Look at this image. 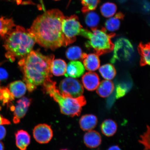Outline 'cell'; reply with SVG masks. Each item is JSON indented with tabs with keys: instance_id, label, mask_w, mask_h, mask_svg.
<instances>
[{
	"instance_id": "17",
	"label": "cell",
	"mask_w": 150,
	"mask_h": 150,
	"mask_svg": "<svg viewBox=\"0 0 150 150\" xmlns=\"http://www.w3.org/2000/svg\"><path fill=\"white\" fill-rule=\"evenodd\" d=\"M17 147L20 150H27L30 142V136L28 132L23 130H18L15 134Z\"/></svg>"
},
{
	"instance_id": "34",
	"label": "cell",
	"mask_w": 150,
	"mask_h": 150,
	"mask_svg": "<svg viewBox=\"0 0 150 150\" xmlns=\"http://www.w3.org/2000/svg\"><path fill=\"white\" fill-rule=\"evenodd\" d=\"M1 107H0V110L1 109ZM11 124L10 122L8 120L0 114V125H9Z\"/></svg>"
},
{
	"instance_id": "5",
	"label": "cell",
	"mask_w": 150,
	"mask_h": 150,
	"mask_svg": "<svg viewBox=\"0 0 150 150\" xmlns=\"http://www.w3.org/2000/svg\"><path fill=\"white\" fill-rule=\"evenodd\" d=\"M80 35L88 39L86 47L91 49L97 55H102L113 50L114 44L111 39L114 34H108L104 28L102 30L96 28L91 29V31L82 29Z\"/></svg>"
},
{
	"instance_id": "21",
	"label": "cell",
	"mask_w": 150,
	"mask_h": 150,
	"mask_svg": "<svg viewBox=\"0 0 150 150\" xmlns=\"http://www.w3.org/2000/svg\"><path fill=\"white\" fill-rule=\"evenodd\" d=\"M16 26L12 18L3 16L0 18V36L1 38L3 40L7 34Z\"/></svg>"
},
{
	"instance_id": "14",
	"label": "cell",
	"mask_w": 150,
	"mask_h": 150,
	"mask_svg": "<svg viewBox=\"0 0 150 150\" xmlns=\"http://www.w3.org/2000/svg\"><path fill=\"white\" fill-rule=\"evenodd\" d=\"M83 141L87 147L95 149L100 145L102 137L100 134L97 131H89L84 135Z\"/></svg>"
},
{
	"instance_id": "2",
	"label": "cell",
	"mask_w": 150,
	"mask_h": 150,
	"mask_svg": "<svg viewBox=\"0 0 150 150\" xmlns=\"http://www.w3.org/2000/svg\"><path fill=\"white\" fill-rule=\"evenodd\" d=\"M53 55L45 56L38 51H32L18 62L23 74V80L29 92L42 85L52 77L51 65Z\"/></svg>"
},
{
	"instance_id": "19",
	"label": "cell",
	"mask_w": 150,
	"mask_h": 150,
	"mask_svg": "<svg viewBox=\"0 0 150 150\" xmlns=\"http://www.w3.org/2000/svg\"><path fill=\"white\" fill-rule=\"evenodd\" d=\"M114 89V84L110 80L103 81L99 83L97 89V93L102 98H107L112 94Z\"/></svg>"
},
{
	"instance_id": "38",
	"label": "cell",
	"mask_w": 150,
	"mask_h": 150,
	"mask_svg": "<svg viewBox=\"0 0 150 150\" xmlns=\"http://www.w3.org/2000/svg\"><path fill=\"white\" fill-rule=\"evenodd\" d=\"M61 150H68V149H62Z\"/></svg>"
},
{
	"instance_id": "6",
	"label": "cell",
	"mask_w": 150,
	"mask_h": 150,
	"mask_svg": "<svg viewBox=\"0 0 150 150\" xmlns=\"http://www.w3.org/2000/svg\"><path fill=\"white\" fill-rule=\"evenodd\" d=\"M113 50V54L111 59L112 63L117 61L129 60L132 57L134 51L130 41L123 38L116 41L114 45Z\"/></svg>"
},
{
	"instance_id": "3",
	"label": "cell",
	"mask_w": 150,
	"mask_h": 150,
	"mask_svg": "<svg viewBox=\"0 0 150 150\" xmlns=\"http://www.w3.org/2000/svg\"><path fill=\"white\" fill-rule=\"evenodd\" d=\"M3 40L6 51L5 57L12 62L16 58L25 57L32 50L36 42L28 30L19 25L11 30Z\"/></svg>"
},
{
	"instance_id": "26",
	"label": "cell",
	"mask_w": 150,
	"mask_h": 150,
	"mask_svg": "<svg viewBox=\"0 0 150 150\" xmlns=\"http://www.w3.org/2000/svg\"><path fill=\"white\" fill-rule=\"evenodd\" d=\"M14 98L8 87L0 86V100L4 105L6 104L10 107L13 105L12 103Z\"/></svg>"
},
{
	"instance_id": "4",
	"label": "cell",
	"mask_w": 150,
	"mask_h": 150,
	"mask_svg": "<svg viewBox=\"0 0 150 150\" xmlns=\"http://www.w3.org/2000/svg\"><path fill=\"white\" fill-rule=\"evenodd\" d=\"M42 86L44 91L59 104L62 113L72 117L80 115L82 107L86 104L83 96L77 98L63 96L56 87V82L51 79L46 81Z\"/></svg>"
},
{
	"instance_id": "8",
	"label": "cell",
	"mask_w": 150,
	"mask_h": 150,
	"mask_svg": "<svg viewBox=\"0 0 150 150\" xmlns=\"http://www.w3.org/2000/svg\"><path fill=\"white\" fill-rule=\"evenodd\" d=\"M59 91L63 97L77 98L83 93V86L79 81L72 78L67 77L61 82Z\"/></svg>"
},
{
	"instance_id": "12",
	"label": "cell",
	"mask_w": 150,
	"mask_h": 150,
	"mask_svg": "<svg viewBox=\"0 0 150 150\" xmlns=\"http://www.w3.org/2000/svg\"><path fill=\"white\" fill-rule=\"evenodd\" d=\"M84 68L89 72H93L99 68L100 61L96 54L83 53L82 58Z\"/></svg>"
},
{
	"instance_id": "28",
	"label": "cell",
	"mask_w": 150,
	"mask_h": 150,
	"mask_svg": "<svg viewBox=\"0 0 150 150\" xmlns=\"http://www.w3.org/2000/svg\"><path fill=\"white\" fill-rule=\"evenodd\" d=\"M83 54L79 47L74 46L70 47L67 50L66 55L67 59L73 61L82 59Z\"/></svg>"
},
{
	"instance_id": "31",
	"label": "cell",
	"mask_w": 150,
	"mask_h": 150,
	"mask_svg": "<svg viewBox=\"0 0 150 150\" xmlns=\"http://www.w3.org/2000/svg\"><path fill=\"white\" fill-rule=\"evenodd\" d=\"M147 130L140 136L139 142L144 146V150H150V127L147 126Z\"/></svg>"
},
{
	"instance_id": "32",
	"label": "cell",
	"mask_w": 150,
	"mask_h": 150,
	"mask_svg": "<svg viewBox=\"0 0 150 150\" xmlns=\"http://www.w3.org/2000/svg\"><path fill=\"white\" fill-rule=\"evenodd\" d=\"M1 63H0V85L1 82L7 79L8 74L7 71L3 67H1Z\"/></svg>"
},
{
	"instance_id": "29",
	"label": "cell",
	"mask_w": 150,
	"mask_h": 150,
	"mask_svg": "<svg viewBox=\"0 0 150 150\" xmlns=\"http://www.w3.org/2000/svg\"><path fill=\"white\" fill-rule=\"evenodd\" d=\"M83 7L82 11L83 13L95 10L99 3V0H81Z\"/></svg>"
},
{
	"instance_id": "37",
	"label": "cell",
	"mask_w": 150,
	"mask_h": 150,
	"mask_svg": "<svg viewBox=\"0 0 150 150\" xmlns=\"http://www.w3.org/2000/svg\"><path fill=\"white\" fill-rule=\"evenodd\" d=\"M40 1L41 2V3L42 4V7H43V9H44V5H43V3H42V0H40Z\"/></svg>"
},
{
	"instance_id": "20",
	"label": "cell",
	"mask_w": 150,
	"mask_h": 150,
	"mask_svg": "<svg viewBox=\"0 0 150 150\" xmlns=\"http://www.w3.org/2000/svg\"><path fill=\"white\" fill-rule=\"evenodd\" d=\"M117 125L115 121L111 119H106L100 125V129L102 134L108 137L114 135L117 132Z\"/></svg>"
},
{
	"instance_id": "24",
	"label": "cell",
	"mask_w": 150,
	"mask_h": 150,
	"mask_svg": "<svg viewBox=\"0 0 150 150\" xmlns=\"http://www.w3.org/2000/svg\"><path fill=\"white\" fill-rule=\"evenodd\" d=\"M99 70L101 76L106 80H112L116 76V71L115 67L110 64L99 67Z\"/></svg>"
},
{
	"instance_id": "18",
	"label": "cell",
	"mask_w": 150,
	"mask_h": 150,
	"mask_svg": "<svg viewBox=\"0 0 150 150\" xmlns=\"http://www.w3.org/2000/svg\"><path fill=\"white\" fill-rule=\"evenodd\" d=\"M14 98H19L25 94L27 91L25 84L21 81H16L9 84L7 86Z\"/></svg>"
},
{
	"instance_id": "16",
	"label": "cell",
	"mask_w": 150,
	"mask_h": 150,
	"mask_svg": "<svg viewBox=\"0 0 150 150\" xmlns=\"http://www.w3.org/2000/svg\"><path fill=\"white\" fill-rule=\"evenodd\" d=\"M124 17V15L121 12H119L114 17H111L106 21L105 23V29L109 32L113 33L119 29L121 21Z\"/></svg>"
},
{
	"instance_id": "35",
	"label": "cell",
	"mask_w": 150,
	"mask_h": 150,
	"mask_svg": "<svg viewBox=\"0 0 150 150\" xmlns=\"http://www.w3.org/2000/svg\"><path fill=\"white\" fill-rule=\"evenodd\" d=\"M107 150H122L118 145H113L110 146Z\"/></svg>"
},
{
	"instance_id": "25",
	"label": "cell",
	"mask_w": 150,
	"mask_h": 150,
	"mask_svg": "<svg viewBox=\"0 0 150 150\" xmlns=\"http://www.w3.org/2000/svg\"><path fill=\"white\" fill-rule=\"evenodd\" d=\"M86 13L85 22L86 25L91 29H96L100 22V18L99 15L92 11Z\"/></svg>"
},
{
	"instance_id": "7",
	"label": "cell",
	"mask_w": 150,
	"mask_h": 150,
	"mask_svg": "<svg viewBox=\"0 0 150 150\" xmlns=\"http://www.w3.org/2000/svg\"><path fill=\"white\" fill-rule=\"evenodd\" d=\"M82 26L76 15L67 17L62 22V30L69 45L76 40L77 35H80Z\"/></svg>"
},
{
	"instance_id": "22",
	"label": "cell",
	"mask_w": 150,
	"mask_h": 150,
	"mask_svg": "<svg viewBox=\"0 0 150 150\" xmlns=\"http://www.w3.org/2000/svg\"><path fill=\"white\" fill-rule=\"evenodd\" d=\"M66 68L67 64L65 62L60 59H54L50 67L52 74L56 76H62L65 74Z\"/></svg>"
},
{
	"instance_id": "11",
	"label": "cell",
	"mask_w": 150,
	"mask_h": 150,
	"mask_svg": "<svg viewBox=\"0 0 150 150\" xmlns=\"http://www.w3.org/2000/svg\"><path fill=\"white\" fill-rule=\"evenodd\" d=\"M85 71V69L81 62L73 61L67 66L65 76L72 78L80 77L84 74Z\"/></svg>"
},
{
	"instance_id": "27",
	"label": "cell",
	"mask_w": 150,
	"mask_h": 150,
	"mask_svg": "<svg viewBox=\"0 0 150 150\" xmlns=\"http://www.w3.org/2000/svg\"><path fill=\"white\" fill-rule=\"evenodd\" d=\"M117 7L115 4L106 2L103 4L100 7L101 14L105 18H110L115 15Z\"/></svg>"
},
{
	"instance_id": "1",
	"label": "cell",
	"mask_w": 150,
	"mask_h": 150,
	"mask_svg": "<svg viewBox=\"0 0 150 150\" xmlns=\"http://www.w3.org/2000/svg\"><path fill=\"white\" fill-rule=\"evenodd\" d=\"M64 15L58 9L45 12L34 21L28 29L35 42L45 48L54 50L69 45L62 30Z\"/></svg>"
},
{
	"instance_id": "13",
	"label": "cell",
	"mask_w": 150,
	"mask_h": 150,
	"mask_svg": "<svg viewBox=\"0 0 150 150\" xmlns=\"http://www.w3.org/2000/svg\"><path fill=\"white\" fill-rule=\"evenodd\" d=\"M82 81L84 87L90 91L96 89L100 83L98 75L92 72L86 73L84 74Z\"/></svg>"
},
{
	"instance_id": "15",
	"label": "cell",
	"mask_w": 150,
	"mask_h": 150,
	"mask_svg": "<svg viewBox=\"0 0 150 150\" xmlns=\"http://www.w3.org/2000/svg\"><path fill=\"white\" fill-rule=\"evenodd\" d=\"M98 123V119L93 114H85L81 117L79 125L81 129L84 131L93 130L96 127Z\"/></svg>"
},
{
	"instance_id": "36",
	"label": "cell",
	"mask_w": 150,
	"mask_h": 150,
	"mask_svg": "<svg viewBox=\"0 0 150 150\" xmlns=\"http://www.w3.org/2000/svg\"><path fill=\"white\" fill-rule=\"evenodd\" d=\"M4 146L2 142H0V150H4Z\"/></svg>"
},
{
	"instance_id": "23",
	"label": "cell",
	"mask_w": 150,
	"mask_h": 150,
	"mask_svg": "<svg viewBox=\"0 0 150 150\" xmlns=\"http://www.w3.org/2000/svg\"><path fill=\"white\" fill-rule=\"evenodd\" d=\"M138 50L141 56L140 63L142 66L150 64V50L149 43L143 44L140 43Z\"/></svg>"
},
{
	"instance_id": "30",
	"label": "cell",
	"mask_w": 150,
	"mask_h": 150,
	"mask_svg": "<svg viewBox=\"0 0 150 150\" xmlns=\"http://www.w3.org/2000/svg\"><path fill=\"white\" fill-rule=\"evenodd\" d=\"M130 84L125 82L118 84L116 87V98L118 99L124 96L130 89L131 86Z\"/></svg>"
},
{
	"instance_id": "10",
	"label": "cell",
	"mask_w": 150,
	"mask_h": 150,
	"mask_svg": "<svg viewBox=\"0 0 150 150\" xmlns=\"http://www.w3.org/2000/svg\"><path fill=\"white\" fill-rule=\"evenodd\" d=\"M31 103V99L27 97H22L17 101L16 106L14 107L13 111L14 112L13 121L14 123H19L21 119L24 117Z\"/></svg>"
},
{
	"instance_id": "9",
	"label": "cell",
	"mask_w": 150,
	"mask_h": 150,
	"mask_svg": "<svg viewBox=\"0 0 150 150\" xmlns=\"http://www.w3.org/2000/svg\"><path fill=\"white\" fill-rule=\"evenodd\" d=\"M33 134L35 140L41 144L48 143L53 135L51 127L46 124L37 125L33 129Z\"/></svg>"
},
{
	"instance_id": "33",
	"label": "cell",
	"mask_w": 150,
	"mask_h": 150,
	"mask_svg": "<svg viewBox=\"0 0 150 150\" xmlns=\"http://www.w3.org/2000/svg\"><path fill=\"white\" fill-rule=\"evenodd\" d=\"M6 133V131L5 127L2 125H0V140L5 137Z\"/></svg>"
},
{
	"instance_id": "39",
	"label": "cell",
	"mask_w": 150,
	"mask_h": 150,
	"mask_svg": "<svg viewBox=\"0 0 150 150\" xmlns=\"http://www.w3.org/2000/svg\"><path fill=\"white\" fill-rule=\"evenodd\" d=\"M55 1H58V0H55Z\"/></svg>"
}]
</instances>
